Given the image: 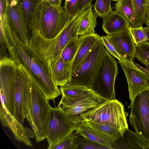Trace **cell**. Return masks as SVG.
I'll use <instances>...</instances> for the list:
<instances>
[{
	"instance_id": "obj_4",
	"label": "cell",
	"mask_w": 149,
	"mask_h": 149,
	"mask_svg": "<svg viewBox=\"0 0 149 149\" xmlns=\"http://www.w3.org/2000/svg\"><path fill=\"white\" fill-rule=\"evenodd\" d=\"M124 105L116 99L105 100L94 108L81 114L80 117L101 124L118 128L122 136L128 128Z\"/></svg>"
},
{
	"instance_id": "obj_5",
	"label": "cell",
	"mask_w": 149,
	"mask_h": 149,
	"mask_svg": "<svg viewBox=\"0 0 149 149\" xmlns=\"http://www.w3.org/2000/svg\"><path fill=\"white\" fill-rule=\"evenodd\" d=\"M31 79V101L26 118L33 130L36 141L39 143L46 139L48 118L52 107L49 100Z\"/></svg>"
},
{
	"instance_id": "obj_37",
	"label": "cell",
	"mask_w": 149,
	"mask_h": 149,
	"mask_svg": "<svg viewBox=\"0 0 149 149\" xmlns=\"http://www.w3.org/2000/svg\"><path fill=\"white\" fill-rule=\"evenodd\" d=\"M144 6L145 9V23L149 26V3L145 1Z\"/></svg>"
},
{
	"instance_id": "obj_33",
	"label": "cell",
	"mask_w": 149,
	"mask_h": 149,
	"mask_svg": "<svg viewBox=\"0 0 149 149\" xmlns=\"http://www.w3.org/2000/svg\"><path fill=\"white\" fill-rule=\"evenodd\" d=\"M76 133V131H75L74 132L66 136L57 143L53 149H77L74 142Z\"/></svg>"
},
{
	"instance_id": "obj_22",
	"label": "cell",
	"mask_w": 149,
	"mask_h": 149,
	"mask_svg": "<svg viewBox=\"0 0 149 149\" xmlns=\"http://www.w3.org/2000/svg\"><path fill=\"white\" fill-rule=\"evenodd\" d=\"M41 0H18L24 21L31 34L35 29L37 6Z\"/></svg>"
},
{
	"instance_id": "obj_14",
	"label": "cell",
	"mask_w": 149,
	"mask_h": 149,
	"mask_svg": "<svg viewBox=\"0 0 149 149\" xmlns=\"http://www.w3.org/2000/svg\"><path fill=\"white\" fill-rule=\"evenodd\" d=\"M6 16L9 25L19 39L28 47L31 36L18 0H7Z\"/></svg>"
},
{
	"instance_id": "obj_21",
	"label": "cell",
	"mask_w": 149,
	"mask_h": 149,
	"mask_svg": "<svg viewBox=\"0 0 149 149\" xmlns=\"http://www.w3.org/2000/svg\"><path fill=\"white\" fill-rule=\"evenodd\" d=\"M149 143L128 128L113 143V149H148Z\"/></svg>"
},
{
	"instance_id": "obj_27",
	"label": "cell",
	"mask_w": 149,
	"mask_h": 149,
	"mask_svg": "<svg viewBox=\"0 0 149 149\" xmlns=\"http://www.w3.org/2000/svg\"><path fill=\"white\" fill-rule=\"evenodd\" d=\"M74 142L77 149H109L106 146L94 142L79 134L77 131Z\"/></svg>"
},
{
	"instance_id": "obj_17",
	"label": "cell",
	"mask_w": 149,
	"mask_h": 149,
	"mask_svg": "<svg viewBox=\"0 0 149 149\" xmlns=\"http://www.w3.org/2000/svg\"><path fill=\"white\" fill-rule=\"evenodd\" d=\"M77 132L90 140L113 149L114 143L109 138L81 119L80 117L70 120Z\"/></svg>"
},
{
	"instance_id": "obj_25",
	"label": "cell",
	"mask_w": 149,
	"mask_h": 149,
	"mask_svg": "<svg viewBox=\"0 0 149 149\" xmlns=\"http://www.w3.org/2000/svg\"><path fill=\"white\" fill-rule=\"evenodd\" d=\"M81 120L110 139L114 143L121 136H122L120 130L111 126L101 124L88 120Z\"/></svg>"
},
{
	"instance_id": "obj_18",
	"label": "cell",
	"mask_w": 149,
	"mask_h": 149,
	"mask_svg": "<svg viewBox=\"0 0 149 149\" xmlns=\"http://www.w3.org/2000/svg\"><path fill=\"white\" fill-rule=\"evenodd\" d=\"M79 38V46L72 64V75L79 69L88 54L101 39L100 36L96 33L80 36Z\"/></svg>"
},
{
	"instance_id": "obj_1",
	"label": "cell",
	"mask_w": 149,
	"mask_h": 149,
	"mask_svg": "<svg viewBox=\"0 0 149 149\" xmlns=\"http://www.w3.org/2000/svg\"><path fill=\"white\" fill-rule=\"evenodd\" d=\"M3 29L0 33V41L5 43L9 57L17 65L22 66L48 99L54 101L61 92L46 68L17 36L9 24L3 25Z\"/></svg>"
},
{
	"instance_id": "obj_19",
	"label": "cell",
	"mask_w": 149,
	"mask_h": 149,
	"mask_svg": "<svg viewBox=\"0 0 149 149\" xmlns=\"http://www.w3.org/2000/svg\"><path fill=\"white\" fill-rule=\"evenodd\" d=\"M102 18V28L107 34L122 32L129 27L127 20L118 9L112 10Z\"/></svg>"
},
{
	"instance_id": "obj_2",
	"label": "cell",
	"mask_w": 149,
	"mask_h": 149,
	"mask_svg": "<svg viewBox=\"0 0 149 149\" xmlns=\"http://www.w3.org/2000/svg\"><path fill=\"white\" fill-rule=\"evenodd\" d=\"M83 16V13L79 12L69 19L61 32L52 39L45 37L37 31L31 33L28 47L49 73V67L61 57L66 46L70 41L79 38V27Z\"/></svg>"
},
{
	"instance_id": "obj_40",
	"label": "cell",
	"mask_w": 149,
	"mask_h": 149,
	"mask_svg": "<svg viewBox=\"0 0 149 149\" xmlns=\"http://www.w3.org/2000/svg\"><path fill=\"white\" fill-rule=\"evenodd\" d=\"M145 1L149 3V0H144Z\"/></svg>"
},
{
	"instance_id": "obj_11",
	"label": "cell",
	"mask_w": 149,
	"mask_h": 149,
	"mask_svg": "<svg viewBox=\"0 0 149 149\" xmlns=\"http://www.w3.org/2000/svg\"><path fill=\"white\" fill-rule=\"evenodd\" d=\"M75 131L73 123L65 113L57 107H52L48 118L46 139L47 148L54 146L65 137Z\"/></svg>"
},
{
	"instance_id": "obj_20",
	"label": "cell",
	"mask_w": 149,
	"mask_h": 149,
	"mask_svg": "<svg viewBox=\"0 0 149 149\" xmlns=\"http://www.w3.org/2000/svg\"><path fill=\"white\" fill-rule=\"evenodd\" d=\"M72 63L67 62L61 57L49 68V74L56 84L61 86L67 84L72 76Z\"/></svg>"
},
{
	"instance_id": "obj_9",
	"label": "cell",
	"mask_w": 149,
	"mask_h": 149,
	"mask_svg": "<svg viewBox=\"0 0 149 149\" xmlns=\"http://www.w3.org/2000/svg\"><path fill=\"white\" fill-rule=\"evenodd\" d=\"M130 107V124L135 132L149 143V89L137 95Z\"/></svg>"
},
{
	"instance_id": "obj_7",
	"label": "cell",
	"mask_w": 149,
	"mask_h": 149,
	"mask_svg": "<svg viewBox=\"0 0 149 149\" xmlns=\"http://www.w3.org/2000/svg\"><path fill=\"white\" fill-rule=\"evenodd\" d=\"M118 74L115 57L107 50L97 76L91 88L96 94L105 100L116 99L114 85Z\"/></svg>"
},
{
	"instance_id": "obj_39",
	"label": "cell",
	"mask_w": 149,
	"mask_h": 149,
	"mask_svg": "<svg viewBox=\"0 0 149 149\" xmlns=\"http://www.w3.org/2000/svg\"><path fill=\"white\" fill-rule=\"evenodd\" d=\"M144 28L146 33L148 37L147 42H149V26L144 27Z\"/></svg>"
},
{
	"instance_id": "obj_42",
	"label": "cell",
	"mask_w": 149,
	"mask_h": 149,
	"mask_svg": "<svg viewBox=\"0 0 149 149\" xmlns=\"http://www.w3.org/2000/svg\"><path fill=\"white\" fill-rule=\"evenodd\" d=\"M148 149H149V148H148Z\"/></svg>"
},
{
	"instance_id": "obj_13",
	"label": "cell",
	"mask_w": 149,
	"mask_h": 149,
	"mask_svg": "<svg viewBox=\"0 0 149 149\" xmlns=\"http://www.w3.org/2000/svg\"><path fill=\"white\" fill-rule=\"evenodd\" d=\"M62 95L57 107L62 110L70 120L80 117L81 115L94 108L105 100L97 95L77 99Z\"/></svg>"
},
{
	"instance_id": "obj_35",
	"label": "cell",
	"mask_w": 149,
	"mask_h": 149,
	"mask_svg": "<svg viewBox=\"0 0 149 149\" xmlns=\"http://www.w3.org/2000/svg\"><path fill=\"white\" fill-rule=\"evenodd\" d=\"M101 40L106 48L107 50L118 61L122 58L121 56L118 53L111 44L109 41L106 36L101 37Z\"/></svg>"
},
{
	"instance_id": "obj_38",
	"label": "cell",
	"mask_w": 149,
	"mask_h": 149,
	"mask_svg": "<svg viewBox=\"0 0 149 149\" xmlns=\"http://www.w3.org/2000/svg\"><path fill=\"white\" fill-rule=\"evenodd\" d=\"M52 5L58 7H61L62 0H45Z\"/></svg>"
},
{
	"instance_id": "obj_43",
	"label": "cell",
	"mask_w": 149,
	"mask_h": 149,
	"mask_svg": "<svg viewBox=\"0 0 149 149\" xmlns=\"http://www.w3.org/2000/svg\"><path fill=\"white\" fill-rule=\"evenodd\" d=\"M65 1V0H64Z\"/></svg>"
},
{
	"instance_id": "obj_6",
	"label": "cell",
	"mask_w": 149,
	"mask_h": 149,
	"mask_svg": "<svg viewBox=\"0 0 149 149\" xmlns=\"http://www.w3.org/2000/svg\"><path fill=\"white\" fill-rule=\"evenodd\" d=\"M106 50L101 39L85 59L79 69L72 75L68 84L91 89L97 76Z\"/></svg>"
},
{
	"instance_id": "obj_8",
	"label": "cell",
	"mask_w": 149,
	"mask_h": 149,
	"mask_svg": "<svg viewBox=\"0 0 149 149\" xmlns=\"http://www.w3.org/2000/svg\"><path fill=\"white\" fill-rule=\"evenodd\" d=\"M17 65L16 73L13 116L24 126V120L29 112L31 101V81L29 75L22 66L20 65Z\"/></svg>"
},
{
	"instance_id": "obj_31",
	"label": "cell",
	"mask_w": 149,
	"mask_h": 149,
	"mask_svg": "<svg viewBox=\"0 0 149 149\" xmlns=\"http://www.w3.org/2000/svg\"><path fill=\"white\" fill-rule=\"evenodd\" d=\"M111 0H96L93 7L95 12L98 16L103 18L113 10L111 6Z\"/></svg>"
},
{
	"instance_id": "obj_12",
	"label": "cell",
	"mask_w": 149,
	"mask_h": 149,
	"mask_svg": "<svg viewBox=\"0 0 149 149\" xmlns=\"http://www.w3.org/2000/svg\"><path fill=\"white\" fill-rule=\"evenodd\" d=\"M18 65L9 56L0 58V91L3 96L5 106L13 116L14 112L16 73Z\"/></svg>"
},
{
	"instance_id": "obj_30",
	"label": "cell",
	"mask_w": 149,
	"mask_h": 149,
	"mask_svg": "<svg viewBox=\"0 0 149 149\" xmlns=\"http://www.w3.org/2000/svg\"><path fill=\"white\" fill-rule=\"evenodd\" d=\"M134 57L149 68V42L146 41L139 46L135 45Z\"/></svg>"
},
{
	"instance_id": "obj_10",
	"label": "cell",
	"mask_w": 149,
	"mask_h": 149,
	"mask_svg": "<svg viewBox=\"0 0 149 149\" xmlns=\"http://www.w3.org/2000/svg\"><path fill=\"white\" fill-rule=\"evenodd\" d=\"M127 79L131 102L141 92L149 89V68H144L124 58L118 61Z\"/></svg>"
},
{
	"instance_id": "obj_32",
	"label": "cell",
	"mask_w": 149,
	"mask_h": 149,
	"mask_svg": "<svg viewBox=\"0 0 149 149\" xmlns=\"http://www.w3.org/2000/svg\"><path fill=\"white\" fill-rule=\"evenodd\" d=\"M128 29L136 46H139L147 41V34L142 26L137 28L129 27Z\"/></svg>"
},
{
	"instance_id": "obj_23",
	"label": "cell",
	"mask_w": 149,
	"mask_h": 149,
	"mask_svg": "<svg viewBox=\"0 0 149 149\" xmlns=\"http://www.w3.org/2000/svg\"><path fill=\"white\" fill-rule=\"evenodd\" d=\"M92 4L87 7L85 12L80 23L79 36H86L95 33V28L97 24L98 16L92 10Z\"/></svg>"
},
{
	"instance_id": "obj_15",
	"label": "cell",
	"mask_w": 149,
	"mask_h": 149,
	"mask_svg": "<svg viewBox=\"0 0 149 149\" xmlns=\"http://www.w3.org/2000/svg\"><path fill=\"white\" fill-rule=\"evenodd\" d=\"M1 100L0 117L3 125L10 129L18 141L27 146H32L29 138L34 136V134L30 129L24 127L8 112L5 106L3 97L2 94H1Z\"/></svg>"
},
{
	"instance_id": "obj_29",
	"label": "cell",
	"mask_w": 149,
	"mask_h": 149,
	"mask_svg": "<svg viewBox=\"0 0 149 149\" xmlns=\"http://www.w3.org/2000/svg\"><path fill=\"white\" fill-rule=\"evenodd\" d=\"M79 45V38L70 41L63 49L61 56L63 60L67 62L72 63Z\"/></svg>"
},
{
	"instance_id": "obj_24",
	"label": "cell",
	"mask_w": 149,
	"mask_h": 149,
	"mask_svg": "<svg viewBox=\"0 0 149 149\" xmlns=\"http://www.w3.org/2000/svg\"><path fill=\"white\" fill-rule=\"evenodd\" d=\"M61 94L67 97L77 99L97 95L91 89L81 87L72 86L68 84L60 86Z\"/></svg>"
},
{
	"instance_id": "obj_41",
	"label": "cell",
	"mask_w": 149,
	"mask_h": 149,
	"mask_svg": "<svg viewBox=\"0 0 149 149\" xmlns=\"http://www.w3.org/2000/svg\"><path fill=\"white\" fill-rule=\"evenodd\" d=\"M112 0L113 1H117L118 0Z\"/></svg>"
},
{
	"instance_id": "obj_36",
	"label": "cell",
	"mask_w": 149,
	"mask_h": 149,
	"mask_svg": "<svg viewBox=\"0 0 149 149\" xmlns=\"http://www.w3.org/2000/svg\"><path fill=\"white\" fill-rule=\"evenodd\" d=\"M93 0H79L78 12H79L87 6L92 4Z\"/></svg>"
},
{
	"instance_id": "obj_26",
	"label": "cell",
	"mask_w": 149,
	"mask_h": 149,
	"mask_svg": "<svg viewBox=\"0 0 149 149\" xmlns=\"http://www.w3.org/2000/svg\"><path fill=\"white\" fill-rule=\"evenodd\" d=\"M133 6L132 23L131 27L142 26L145 23L144 0H132Z\"/></svg>"
},
{
	"instance_id": "obj_3",
	"label": "cell",
	"mask_w": 149,
	"mask_h": 149,
	"mask_svg": "<svg viewBox=\"0 0 149 149\" xmlns=\"http://www.w3.org/2000/svg\"><path fill=\"white\" fill-rule=\"evenodd\" d=\"M69 19L63 7H56L45 0H41L36 8L33 32L37 31L46 38H52L61 32Z\"/></svg>"
},
{
	"instance_id": "obj_16",
	"label": "cell",
	"mask_w": 149,
	"mask_h": 149,
	"mask_svg": "<svg viewBox=\"0 0 149 149\" xmlns=\"http://www.w3.org/2000/svg\"><path fill=\"white\" fill-rule=\"evenodd\" d=\"M106 36L121 58L134 61L135 45L128 28Z\"/></svg>"
},
{
	"instance_id": "obj_34",
	"label": "cell",
	"mask_w": 149,
	"mask_h": 149,
	"mask_svg": "<svg viewBox=\"0 0 149 149\" xmlns=\"http://www.w3.org/2000/svg\"><path fill=\"white\" fill-rule=\"evenodd\" d=\"M64 9L71 19L75 16L78 12V6L79 0H65Z\"/></svg>"
},
{
	"instance_id": "obj_28",
	"label": "cell",
	"mask_w": 149,
	"mask_h": 149,
	"mask_svg": "<svg viewBox=\"0 0 149 149\" xmlns=\"http://www.w3.org/2000/svg\"><path fill=\"white\" fill-rule=\"evenodd\" d=\"M115 8L119 10L127 20L129 27L132 23L133 6L132 0H118L115 4Z\"/></svg>"
}]
</instances>
